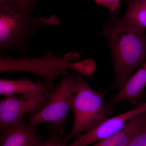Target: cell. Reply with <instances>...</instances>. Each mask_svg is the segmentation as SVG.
Listing matches in <instances>:
<instances>
[{"label":"cell","instance_id":"2e32d148","mask_svg":"<svg viewBox=\"0 0 146 146\" xmlns=\"http://www.w3.org/2000/svg\"><path fill=\"white\" fill-rule=\"evenodd\" d=\"M97 3L106 7L111 13H115L120 7V0H94Z\"/></svg>","mask_w":146,"mask_h":146},{"label":"cell","instance_id":"277c9868","mask_svg":"<svg viewBox=\"0 0 146 146\" xmlns=\"http://www.w3.org/2000/svg\"><path fill=\"white\" fill-rule=\"evenodd\" d=\"M76 91L73 97L71 109L74 115L72 127L64 137V144L78 134L88 131L108 119L110 115L104 104L106 92L94 90L76 73Z\"/></svg>","mask_w":146,"mask_h":146},{"label":"cell","instance_id":"52a82bcc","mask_svg":"<svg viewBox=\"0 0 146 146\" xmlns=\"http://www.w3.org/2000/svg\"><path fill=\"white\" fill-rule=\"evenodd\" d=\"M146 112V102L134 109L108 119L86 133L80 134L74 142L66 146H88L109 138L123 130L133 118Z\"/></svg>","mask_w":146,"mask_h":146},{"label":"cell","instance_id":"8fae6325","mask_svg":"<svg viewBox=\"0 0 146 146\" xmlns=\"http://www.w3.org/2000/svg\"><path fill=\"white\" fill-rule=\"evenodd\" d=\"M146 122V112L131 120L122 130L92 146H128L131 139Z\"/></svg>","mask_w":146,"mask_h":146},{"label":"cell","instance_id":"6da1fadb","mask_svg":"<svg viewBox=\"0 0 146 146\" xmlns=\"http://www.w3.org/2000/svg\"><path fill=\"white\" fill-rule=\"evenodd\" d=\"M101 35L109 43L115 80L112 88L121 89L133 71L146 59V34L121 18H110Z\"/></svg>","mask_w":146,"mask_h":146},{"label":"cell","instance_id":"5bb4252c","mask_svg":"<svg viewBox=\"0 0 146 146\" xmlns=\"http://www.w3.org/2000/svg\"><path fill=\"white\" fill-rule=\"evenodd\" d=\"M47 131L48 138L45 141H41L36 146H65L63 127L55 124H48Z\"/></svg>","mask_w":146,"mask_h":146},{"label":"cell","instance_id":"9a60e30c","mask_svg":"<svg viewBox=\"0 0 146 146\" xmlns=\"http://www.w3.org/2000/svg\"><path fill=\"white\" fill-rule=\"evenodd\" d=\"M128 146H146V122L133 136Z\"/></svg>","mask_w":146,"mask_h":146},{"label":"cell","instance_id":"30bf717a","mask_svg":"<svg viewBox=\"0 0 146 146\" xmlns=\"http://www.w3.org/2000/svg\"><path fill=\"white\" fill-rule=\"evenodd\" d=\"M48 87L46 83L35 82L25 78L18 80L0 79V94L3 96L21 94L27 95L33 94H47Z\"/></svg>","mask_w":146,"mask_h":146},{"label":"cell","instance_id":"8992f818","mask_svg":"<svg viewBox=\"0 0 146 146\" xmlns=\"http://www.w3.org/2000/svg\"><path fill=\"white\" fill-rule=\"evenodd\" d=\"M47 94L4 96L0 101L1 132L14 123L23 120L24 117L28 113L44 107L48 100Z\"/></svg>","mask_w":146,"mask_h":146},{"label":"cell","instance_id":"7c38bea8","mask_svg":"<svg viewBox=\"0 0 146 146\" xmlns=\"http://www.w3.org/2000/svg\"><path fill=\"white\" fill-rule=\"evenodd\" d=\"M122 20L141 30L146 31V0H131Z\"/></svg>","mask_w":146,"mask_h":146},{"label":"cell","instance_id":"ba28073f","mask_svg":"<svg viewBox=\"0 0 146 146\" xmlns=\"http://www.w3.org/2000/svg\"><path fill=\"white\" fill-rule=\"evenodd\" d=\"M146 87V61L141 65L138 71L120 89V91L107 103L106 107L109 114L118 104L128 100L134 104L141 100Z\"/></svg>","mask_w":146,"mask_h":146},{"label":"cell","instance_id":"5b68a950","mask_svg":"<svg viewBox=\"0 0 146 146\" xmlns=\"http://www.w3.org/2000/svg\"><path fill=\"white\" fill-rule=\"evenodd\" d=\"M61 78L59 84L47 94L48 100L44 106L30 114L29 123L33 127L46 122L63 127L76 91V73L68 72Z\"/></svg>","mask_w":146,"mask_h":146},{"label":"cell","instance_id":"3957f363","mask_svg":"<svg viewBox=\"0 0 146 146\" xmlns=\"http://www.w3.org/2000/svg\"><path fill=\"white\" fill-rule=\"evenodd\" d=\"M32 13L20 11H0V56L7 52L17 50L27 56V42L39 28L59 26L57 16L33 17Z\"/></svg>","mask_w":146,"mask_h":146},{"label":"cell","instance_id":"7a4b0ae2","mask_svg":"<svg viewBox=\"0 0 146 146\" xmlns=\"http://www.w3.org/2000/svg\"><path fill=\"white\" fill-rule=\"evenodd\" d=\"M81 57L78 52H70L60 56L48 52L38 57L24 56L15 58L11 56L0 57V72H24L35 74L44 80L48 87L49 93L52 92L56 86V79L69 72L73 69L82 76H90L96 69V62L89 59L78 62L73 60Z\"/></svg>","mask_w":146,"mask_h":146},{"label":"cell","instance_id":"4fadbf2b","mask_svg":"<svg viewBox=\"0 0 146 146\" xmlns=\"http://www.w3.org/2000/svg\"><path fill=\"white\" fill-rule=\"evenodd\" d=\"M37 0H0V11H20L32 13Z\"/></svg>","mask_w":146,"mask_h":146},{"label":"cell","instance_id":"9c48e42d","mask_svg":"<svg viewBox=\"0 0 146 146\" xmlns=\"http://www.w3.org/2000/svg\"><path fill=\"white\" fill-rule=\"evenodd\" d=\"M35 128L23 120L1 132L0 146H36L42 141Z\"/></svg>","mask_w":146,"mask_h":146}]
</instances>
